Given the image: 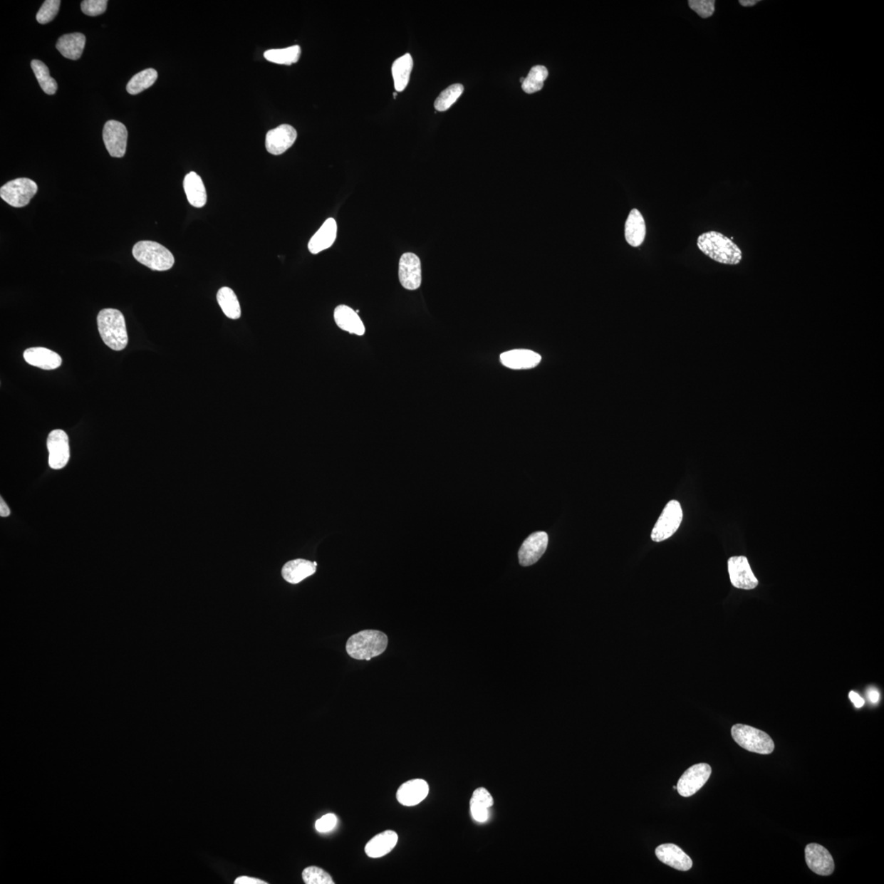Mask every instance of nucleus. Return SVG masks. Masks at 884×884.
Listing matches in <instances>:
<instances>
[{"instance_id":"1","label":"nucleus","mask_w":884,"mask_h":884,"mask_svg":"<svg viewBox=\"0 0 884 884\" xmlns=\"http://www.w3.org/2000/svg\"><path fill=\"white\" fill-rule=\"evenodd\" d=\"M697 245L702 254L721 264L737 266L743 260V252L739 246L720 232L700 234Z\"/></svg>"},{"instance_id":"2","label":"nucleus","mask_w":884,"mask_h":884,"mask_svg":"<svg viewBox=\"0 0 884 884\" xmlns=\"http://www.w3.org/2000/svg\"><path fill=\"white\" fill-rule=\"evenodd\" d=\"M98 328L103 341L109 348L120 351L128 344L125 317L116 309H103L97 317Z\"/></svg>"},{"instance_id":"3","label":"nucleus","mask_w":884,"mask_h":884,"mask_svg":"<svg viewBox=\"0 0 884 884\" xmlns=\"http://www.w3.org/2000/svg\"><path fill=\"white\" fill-rule=\"evenodd\" d=\"M388 645L386 634L380 630H365L350 636L345 650L353 660L370 661L385 652Z\"/></svg>"},{"instance_id":"4","label":"nucleus","mask_w":884,"mask_h":884,"mask_svg":"<svg viewBox=\"0 0 884 884\" xmlns=\"http://www.w3.org/2000/svg\"><path fill=\"white\" fill-rule=\"evenodd\" d=\"M132 254L137 261L152 271H166L175 264L172 252L157 241H138L134 246Z\"/></svg>"},{"instance_id":"5","label":"nucleus","mask_w":884,"mask_h":884,"mask_svg":"<svg viewBox=\"0 0 884 884\" xmlns=\"http://www.w3.org/2000/svg\"><path fill=\"white\" fill-rule=\"evenodd\" d=\"M732 735L740 747L755 754L768 755L775 749V744L770 735L759 729L737 724L732 729Z\"/></svg>"},{"instance_id":"6","label":"nucleus","mask_w":884,"mask_h":884,"mask_svg":"<svg viewBox=\"0 0 884 884\" xmlns=\"http://www.w3.org/2000/svg\"><path fill=\"white\" fill-rule=\"evenodd\" d=\"M682 519L683 511L680 502H668L652 531V540L655 542L667 540L677 532Z\"/></svg>"},{"instance_id":"7","label":"nucleus","mask_w":884,"mask_h":884,"mask_svg":"<svg viewBox=\"0 0 884 884\" xmlns=\"http://www.w3.org/2000/svg\"><path fill=\"white\" fill-rule=\"evenodd\" d=\"M38 191L35 181L27 178H19L9 181L0 189V197L14 207H24L29 204Z\"/></svg>"},{"instance_id":"8","label":"nucleus","mask_w":884,"mask_h":884,"mask_svg":"<svg viewBox=\"0 0 884 884\" xmlns=\"http://www.w3.org/2000/svg\"><path fill=\"white\" fill-rule=\"evenodd\" d=\"M712 774V768L707 763H700L691 766L680 778L677 790L682 797L693 796L704 786Z\"/></svg>"},{"instance_id":"9","label":"nucleus","mask_w":884,"mask_h":884,"mask_svg":"<svg viewBox=\"0 0 884 884\" xmlns=\"http://www.w3.org/2000/svg\"><path fill=\"white\" fill-rule=\"evenodd\" d=\"M103 138L110 155L124 157L128 140V131L124 124L118 120H108L104 125Z\"/></svg>"},{"instance_id":"10","label":"nucleus","mask_w":884,"mask_h":884,"mask_svg":"<svg viewBox=\"0 0 884 884\" xmlns=\"http://www.w3.org/2000/svg\"><path fill=\"white\" fill-rule=\"evenodd\" d=\"M728 571L730 581L735 588L742 590H754L759 586L750 567L748 558L744 556H734L728 560Z\"/></svg>"},{"instance_id":"11","label":"nucleus","mask_w":884,"mask_h":884,"mask_svg":"<svg viewBox=\"0 0 884 884\" xmlns=\"http://www.w3.org/2000/svg\"><path fill=\"white\" fill-rule=\"evenodd\" d=\"M48 464L53 469H63L70 459L69 438L64 431L53 430L48 437Z\"/></svg>"},{"instance_id":"12","label":"nucleus","mask_w":884,"mask_h":884,"mask_svg":"<svg viewBox=\"0 0 884 884\" xmlns=\"http://www.w3.org/2000/svg\"><path fill=\"white\" fill-rule=\"evenodd\" d=\"M398 274L404 288L411 291L420 288L422 283L420 257L412 252L404 254L400 259Z\"/></svg>"},{"instance_id":"13","label":"nucleus","mask_w":884,"mask_h":884,"mask_svg":"<svg viewBox=\"0 0 884 884\" xmlns=\"http://www.w3.org/2000/svg\"><path fill=\"white\" fill-rule=\"evenodd\" d=\"M805 858L809 869L818 875H831L834 871L833 856L823 846L810 843L805 848Z\"/></svg>"},{"instance_id":"14","label":"nucleus","mask_w":884,"mask_h":884,"mask_svg":"<svg viewBox=\"0 0 884 884\" xmlns=\"http://www.w3.org/2000/svg\"><path fill=\"white\" fill-rule=\"evenodd\" d=\"M298 132L292 125L284 124L269 130L266 136V147L273 155H281L294 145Z\"/></svg>"},{"instance_id":"15","label":"nucleus","mask_w":884,"mask_h":884,"mask_svg":"<svg viewBox=\"0 0 884 884\" xmlns=\"http://www.w3.org/2000/svg\"><path fill=\"white\" fill-rule=\"evenodd\" d=\"M548 537L544 531H538L528 537L520 548L519 562L521 566L528 567L536 563L548 546Z\"/></svg>"},{"instance_id":"16","label":"nucleus","mask_w":884,"mask_h":884,"mask_svg":"<svg viewBox=\"0 0 884 884\" xmlns=\"http://www.w3.org/2000/svg\"><path fill=\"white\" fill-rule=\"evenodd\" d=\"M655 853L657 858L662 863L675 870L687 871L693 866V861H692L690 856L685 853L683 850L677 845L667 843L658 846L655 850Z\"/></svg>"},{"instance_id":"17","label":"nucleus","mask_w":884,"mask_h":884,"mask_svg":"<svg viewBox=\"0 0 884 884\" xmlns=\"http://www.w3.org/2000/svg\"><path fill=\"white\" fill-rule=\"evenodd\" d=\"M428 793L430 786L424 779H411L398 789L397 799L403 806H414L424 801Z\"/></svg>"},{"instance_id":"18","label":"nucleus","mask_w":884,"mask_h":884,"mask_svg":"<svg viewBox=\"0 0 884 884\" xmlns=\"http://www.w3.org/2000/svg\"><path fill=\"white\" fill-rule=\"evenodd\" d=\"M541 356L530 350H513L501 355L503 365L511 370L534 369L541 363Z\"/></svg>"},{"instance_id":"19","label":"nucleus","mask_w":884,"mask_h":884,"mask_svg":"<svg viewBox=\"0 0 884 884\" xmlns=\"http://www.w3.org/2000/svg\"><path fill=\"white\" fill-rule=\"evenodd\" d=\"M24 359L29 365L42 370H52L61 366V356L45 348H32L25 350Z\"/></svg>"},{"instance_id":"20","label":"nucleus","mask_w":884,"mask_h":884,"mask_svg":"<svg viewBox=\"0 0 884 884\" xmlns=\"http://www.w3.org/2000/svg\"><path fill=\"white\" fill-rule=\"evenodd\" d=\"M337 232L336 221L333 218L326 219L309 241L308 249L311 254H318L331 248L336 240Z\"/></svg>"},{"instance_id":"21","label":"nucleus","mask_w":884,"mask_h":884,"mask_svg":"<svg viewBox=\"0 0 884 884\" xmlns=\"http://www.w3.org/2000/svg\"><path fill=\"white\" fill-rule=\"evenodd\" d=\"M646 236V224L641 212L634 208L629 213L625 224V238L633 248H638L644 243Z\"/></svg>"},{"instance_id":"22","label":"nucleus","mask_w":884,"mask_h":884,"mask_svg":"<svg viewBox=\"0 0 884 884\" xmlns=\"http://www.w3.org/2000/svg\"><path fill=\"white\" fill-rule=\"evenodd\" d=\"M334 320L337 326L350 334L362 336L365 333L363 322L357 313L345 305H340L334 311Z\"/></svg>"},{"instance_id":"23","label":"nucleus","mask_w":884,"mask_h":884,"mask_svg":"<svg viewBox=\"0 0 884 884\" xmlns=\"http://www.w3.org/2000/svg\"><path fill=\"white\" fill-rule=\"evenodd\" d=\"M398 836L396 832L387 831L377 834L365 846V853L371 858H382L391 853L396 847Z\"/></svg>"},{"instance_id":"24","label":"nucleus","mask_w":884,"mask_h":884,"mask_svg":"<svg viewBox=\"0 0 884 884\" xmlns=\"http://www.w3.org/2000/svg\"><path fill=\"white\" fill-rule=\"evenodd\" d=\"M317 563L306 559H295L288 562L282 569L285 581L291 584H298L316 572Z\"/></svg>"},{"instance_id":"25","label":"nucleus","mask_w":884,"mask_h":884,"mask_svg":"<svg viewBox=\"0 0 884 884\" xmlns=\"http://www.w3.org/2000/svg\"><path fill=\"white\" fill-rule=\"evenodd\" d=\"M184 189L190 204L194 207H204L207 195L205 185L202 178L197 173L192 172L184 180Z\"/></svg>"},{"instance_id":"26","label":"nucleus","mask_w":884,"mask_h":884,"mask_svg":"<svg viewBox=\"0 0 884 884\" xmlns=\"http://www.w3.org/2000/svg\"><path fill=\"white\" fill-rule=\"evenodd\" d=\"M85 40L81 33H71L60 37L56 48L66 58L78 60L84 51Z\"/></svg>"},{"instance_id":"27","label":"nucleus","mask_w":884,"mask_h":884,"mask_svg":"<svg viewBox=\"0 0 884 884\" xmlns=\"http://www.w3.org/2000/svg\"><path fill=\"white\" fill-rule=\"evenodd\" d=\"M493 804L492 796L486 789H477L470 800L472 816L477 822H486L489 818V809Z\"/></svg>"},{"instance_id":"28","label":"nucleus","mask_w":884,"mask_h":884,"mask_svg":"<svg viewBox=\"0 0 884 884\" xmlns=\"http://www.w3.org/2000/svg\"><path fill=\"white\" fill-rule=\"evenodd\" d=\"M413 66V58L410 53L403 55L393 63L392 73L395 90L397 92H402L407 87Z\"/></svg>"},{"instance_id":"29","label":"nucleus","mask_w":884,"mask_h":884,"mask_svg":"<svg viewBox=\"0 0 884 884\" xmlns=\"http://www.w3.org/2000/svg\"><path fill=\"white\" fill-rule=\"evenodd\" d=\"M217 298L225 316L232 320H238L241 317L239 301L232 288H222L218 291Z\"/></svg>"},{"instance_id":"30","label":"nucleus","mask_w":884,"mask_h":884,"mask_svg":"<svg viewBox=\"0 0 884 884\" xmlns=\"http://www.w3.org/2000/svg\"><path fill=\"white\" fill-rule=\"evenodd\" d=\"M301 53V47L293 46L284 48L270 49L265 52L264 57L268 61L274 63L292 65L298 63Z\"/></svg>"},{"instance_id":"31","label":"nucleus","mask_w":884,"mask_h":884,"mask_svg":"<svg viewBox=\"0 0 884 884\" xmlns=\"http://www.w3.org/2000/svg\"><path fill=\"white\" fill-rule=\"evenodd\" d=\"M157 79V71L155 69L148 68L142 71L130 79L128 86H126V90L130 95H138V93L148 89V88L155 84Z\"/></svg>"},{"instance_id":"32","label":"nucleus","mask_w":884,"mask_h":884,"mask_svg":"<svg viewBox=\"0 0 884 884\" xmlns=\"http://www.w3.org/2000/svg\"><path fill=\"white\" fill-rule=\"evenodd\" d=\"M31 68L34 71L41 89L48 95H53L58 90L56 80L51 78L47 66L40 60H33Z\"/></svg>"},{"instance_id":"33","label":"nucleus","mask_w":884,"mask_h":884,"mask_svg":"<svg viewBox=\"0 0 884 884\" xmlns=\"http://www.w3.org/2000/svg\"><path fill=\"white\" fill-rule=\"evenodd\" d=\"M548 70L544 66H535L521 84V89L526 93H534L541 90L544 83L548 78Z\"/></svg>"},{"instance_id":"34","label":"nucleus","mask_w":884,"mask_h":884,"mask_svg":"<svg viewBox=\"0 0 884 884\" xmlns=\"http://www.w3.org/2000/svg\"><path fill=\"white\" fill-rule=\"evenodd\" d=\"M464 90L463 85L454 84L447 88L439 95L435 101V107L437 111H447L453 104L458 100V98L462 95Z\"/></svg>"},{"instance_id":"35","label":"nucleus","mask_w":884,"mask_h":884,"mask_svg":"<svg viewBox=\"0 0 884 884\" xmlns=\"http://www.w3.org/2000/svg\"><path fill=\"white\" fill-rule=\"evenodd\" d=\"M303 878L306 884H334L331 875L316 866L307 867L303 872Z\"/></svg>"},{"instance_id":"36","label":"nucleus","mask_w":884,"mask_h":884,"mask_svg":"<svg viewBox=\"0 0 884 884\" xmlns=\"http://www.w3.org/2000/svg\"><path fill=\"white\" fill-rule=\"evenodd\" d=\"M60 4H61L60 0H46L36 14L38 23L41 24L51 23L58 14Z\"/></svg>"},{"instance_id":"37","label":"nucleus","mask_w":884,"mask_h":884,"mask_svg":"<svg viewBox=\"0 0 884 884\" xmlns=\"http://www.w3.org/2000/svg\"><path fill=\"white\" fill-rule=\"evenodd\" d=\"M714 0H690L689 6L702 19L710 18L715 12Z\"/></svg>"},{"instance_id":"38","label":"nucleus","mask_w":884,"mask_h":884,"mask_svg":"<svg viewBox=\"0 0 884 884\" xmlns=\"http://www.w3.org/2000/svg\"><path fill=\"white\" fill-rule=\"evenodd\" d=\"M108 3L107 0H84L80 6L85 15L96 16L105 12Z\"/></svg>"},{"instance_id":"39","label":"nucleus","mask_w":884,"mask_h":884,"mask_svg":"<svg viewBox=\"0 0 884 884\" xmlns=\"http://www.w3.org/2000/svg\"><path fill=\"white\" fill-rule=\"evenodd\" d=\"M338 819L336 816L333 814H327L318 820L316 823V828L318 832L328 833L333 830L336 826Z\"/></svg>"},{"instance_id":"40","label":"nucleus","mask_w":884,"mask_h":884,"mask_svg":"<svg viewBox=\"0 0 884 884\" xmlns=\"http://www.w3.org/2000/svg\"><path fill=\"white\" fill-rule=\"evenodd\" d=\"M234 883L235 884H266V883L267 884V883L265 881L258 880V878H251L248 876H241L238 878L237 880H235Z\"/></svg>"},{"instance_id":"41","label":"nucleus","mask_w":884,"mask_h":884,"mask_svg":"<svg viewBox=\"0 0 884 884\" xmlns=\"http://www.w3.org/2000/svg\"><path fill=\"white\" fill-rule=\"evenodd\" d=\"M849 699L853 702V704L856 708H860L865 704V700L862 699L858 693H856L855 691L850 692Z\"/></svg>"},{"instance_id":"42","label":"nucleus","mask_w":884,"mask_h":884,"mask_svg":"<svg viewBox=\"0 0 884 884\" xmlns=\"http://www.w3.org/2000/svg\"><path fill=\"white\" fill-rule=\"evenodd\" d=\"M867 697H868V699L872 704H877V702L880 700V692L874 688L869 689L868 691H867Z\"/></svg>"},{"instance_id":"43","label":"nucleus","mask_w":884,"mask_h":884,"mask_svg":"<svg viewBox=\"0 0 884 884\" xmlns=\"http://www.w3.org/2000/svg\"><path fill=\"white\" fill-rule=\"evenodd\" d=\"M10 509L8 507L6 502H5L4 499L1 497V499H0V516L3 518H6L10 515Z\"/></svg>"},{"instance_id":"44","label":"nucleus","mask_w":884,"mask_h":884,"mask_svg":"<svg viewBox=\"0 0 884 884\" xmlns=\"http://www.w3.org/2000/svg\"><path fill=\"white\" fill-rule=\"evenodd\" d=\"M759 2V0H740L739 4L744 7H752Z\"/></svg>"},{"instance_id":"45","label":"nucleus","mask_w":884,"mask_h":884,"mask_svg":"<svg viewBox=\"0 0 884 884\" xmlns=\"http://www.w3.org/2000/svg\"><path fill=\"white\" fill-rule=\"evenodd\" d=\"M524 80H525V78H520V82H521V84H523V83H524Z\"/></svg>"},{"instance_id":"46","label":"nucleus","mask_w":884,"mask_h":884,"mask_svg":"<svg viewBox=\"0 0 884 884\" xmlns=\"http://www.w3.org/2000/svg\"><path fill=\"white\" fill-rule=\"evenodd\" d=\"M394 95V98H397V93H394V95Z\"/></svg>"},{"instance_id":"47","label":"nucleus","mask_w":884,"mask_h":884,"mask_svg":"<svg viewBox=\"0 0 884 884\" xmlns=\"http://www.w3.org/2000/svg\"><path fill=\"white\" fill-rule=\"evenodd\" d=\"M674 790H677V786L673 787Z\"/></svg>"}]
</instances>
